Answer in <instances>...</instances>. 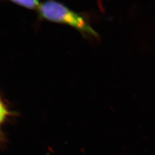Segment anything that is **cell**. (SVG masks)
Listing matches in <instances>:
<instances>
[{"label": "cell", "mask_w": 155, "mask_h": 155, "mask_svg": "<svg viewBox=\"0 0 155 155\" xmlns=\"http://www.w3.org/2000/svg\"><path fill=\"white\" fill-rule=\"evenodd\" d=\"M11 2L18 5L26 8L27 9H36L37 8L39 9L40 5L39 2L38 1H35V0H31V1L14 0V1H11Z\"/></svg>", "instance_id": "7a4b0ae2"}, {"label": "cell", "mask_w": 155, "mask_h": 155, "mask_svg": "<svg viewBox=\"0 0 155 155\" xmlns=\"http://www.w3.org/2000/svg\"><path fill=\"white\" fill-rule=\"evenodd\" d=\"M38 9L40 16L43 19L69 25L84 35H91L95 38L98 37L97 33L84 17L61 3L47 1L40 4Z\"/></svg>", "instance_id": "6da1fadb"}, {"label": "cell", "mask_w": 155, "mask_h": 155, "mask_svg": "<svg viewBox=\"0 0 155 155\" xmlns=\"http://www.w3.org/2000/svg\"><path fill=\"white\" fill-rule=\"evenodd\" d=\"M1 123L5 120L8 116L11 114V113L7 109L2 101L1 102Z\"/></svg>", "instance_id": "3957f363"}]
</instances>
